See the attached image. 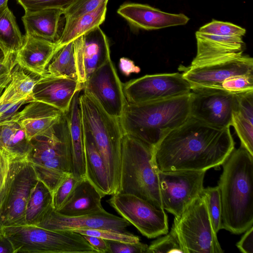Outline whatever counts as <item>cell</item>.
Listing matches in <instances>:
<instances>
[{
    "label": "cell",
    "mask_w": 253,
    "mask_h": 253,
    "mask_svg": "<svg viewBox=\"0 0 253 253\" xmlns=\"http://www.w3.org/2000/svg\"><path fill=\"white\" fill-rule=\"evenodd\" d=\"M234 149L230 127H214L190 116L161 140L154 156L159 171H207L222 165Z\"/></svg>",
    "instance_id": "obj_1"
},
{
    "label": "cell",
    "mask_w": 253,
    "mask_h": 253,
    "mask_svg": "<svg viewBox=\"0 0 253 253\" xmlns=\"http://www.w3.org/2000/svg\"><path fill=\"white\" fill-rule=\"evenodd\" d=\"M222 165L217 185L222 229L240 234L253 224V155L241 146Z\"/></svg>",
    "instance_id": "obj_2"
},
{
    "label": "cell",
    "mask_w": 253,
    "mask_h": 253,
    "mask_svg": "<svg viewBox=\"0 0 253 253\" xmlns=\"http://www.w3.org/2000/svg\"><path fill=\"white\" fill-rule=\"evenodd\" d=\"M189 93L155 101L127 103L119 118L123 133L155 147L190 117Z\"/></svg>",
    "instance_id": "obj_3"
},
{
    "label": "cell",
    "mask_w": 253,
    "mask_h": 253,
    "mask_svg": "<svg viewBox=\"0 0 253 253\" xmlns=\"http://www.w3.org/2000/svg\"><path fill=\"white\" fill-rule=\"evenodd\" d=\"M154 149L132 135L123 134L118 193L135 195L163 209Z\"/></svg>",
    "instance_id": "obj_4"
},
{
    "label": "cell",
    "mask_w": 253,
    "mask_h": 253,
    "mask_svg": "<svg viewBox=\"0 0 253 253\" xmlns=\"http://www.w3.org/2000/svg\"><path fill=\"white\" fill-rule=\"evenodd\" d=\"M26 159L38 180L52 193L72 174V148L66 114L46 132L31 140V149Z\"/></svg>",
    "instance_id": "obj_5"
},
{
    "label": "cell",
    "mask_w": 253,
    "mask_h": 253,
    "mask_svg": "<svg viewBox=\"0 0 253 253\" xmlns=\"http://www.w3.org/2000/svg\"><path fill=\"white\" fill-rule=\"evenodd\" d=\"M82 121L90 132L107 171L111 194L119 188L123 132L119 118L108 113L89 94L79 95Z\"/></svg>",
    "instance_id": "obj_6"
},
{
    "label": "cell",
    "mask_w": 253,
    "mask_h": 253,
    "mask_svg": "<svg viewBox=\"0 0 253 253\" xmlns=\"http://www.w3.org/2000/svg\"><path fill=\"white\" fill-rule=\"evenodd\" d=\"M14 253H97L83 236L72 230H51L36 225L3 226Z\"/></svg>",
    "instance_id": "obj_7"
},
{
    "label": "cell",
    "mask_w": 253,
    "mask_h": 253,
    "mask_svg": "<svg viewBox=\"0 0 253 253\" xmlns=\"http://www.w3.org/2000/svg\"><path fill=\"white\" fill-rule=\"evenodd\" d=\"M184 253H222L212 226L206 199L202 193L178 216L172 226Z\"/></svg>",
    "instance_id": "obj_8"
},
{
    "label": "cell",
    "mask_w": 253,
    "mask_h": 253,
    "mask_svg": "<svg viewBox=\"0 0 253 253\" xmlns=\"http://www.w3.org/2000/svg\"><path fill=\"white\" fill-rule=\"evenodd\" d=\"M108 202L122 217L149 239L169 232L168 215L146 201L132 194L117 193Z\"/></svg>",
    "instance_id": "obj_9"
},
{
    "label": "cell",
    "mask_w": 253,
    "mask_h": 253,
    "mask_svg": "<svg viewBox=\"0 0 253 253\" xmlns=\"http://www.w3.org/2000/svg\"><path fill=\"white\" fill-rule=\"evenodd\" d=\"M206 171H159L163 208L179 216L202 193Z\"/></svg>",
    "instance_id": "obj_10"
},
{
    "label": "cell",
    "mask_w": 253,
    "mask_h": 253,
    "mask_svg": "<svg viewBox=\"0 0 253 253\" xmlns=\"http://www.w3.org/2000/svg\"><path fill=\"white\" fill-rule=\"evenodd\" d=\"M128 103L138 104L168 99L189 93L190 84L182 73L146 75L123 83Z\"/></svg>",
    "instance_id": "obj_11"
},
{
    "label": "cell",
    "mask_w": 253,
    "mask_h": 253,
    "mask_svg": "<svg viewBox=\"0 0 253 253\" xmlns=\"http://www.w3.org/2000/svg\"><path fill=\"white\" fill-rule=\"evenodd\" d=\"M235 94L220 88L192 87L190 116L214 127H230Z\"/></svg>",
    "instance_id": "obj_12"
},
{
    "label": "cell",
    "mask_w": 253,
    "mask_h": 253,
    "mask_svg": "<svg viewBox=\"0 0 253 253\" xmlns=\"http://www.w3.org/2000/svg\"><path fill=\"white\" fill-rule=\"evenodd\" d=\"M83 86V91L92 96L107 113L119 119L121 117L127 102L111 59L95 70Z\"/></svg>",
    "instance_id": "obj_13"
},
{
    "label": "cell",
    "mask_w": 253,
    "mask_h": 253,
    "mask_svg": "<svg viewBox=\"0 0 253 253\" xmlns=\"http://www.w3.org/2000/svg\"><path fill=\"white\" fill-rule=\"evenodd\" d=\"M73 45L78 80L83 85L95 70L111 59L109 42L98 27L76 39Z\"/></svg>",
    "instance_id": "obj_14"
},
{
    "label": "cell",
    "mask_w": 253,
    "mask_h": 253,
    "mask_svg": "<svg viewBox=\"0 0 253 253\" xmlns=\"http://www.w3.org/2000/svg\"><path fill=\"white\" fill-rule=\"evenodd\" d=\"M183 78L192 87L220 88L226 80L235 76L253 74V58L244 55L218 63L185 68Z\"/></svg>",
    "instance_id": "obj_15"
},
{
    "label": "cell",
    "mask_w": 253,
    "mask_h": 253,
    "mask_svg": "<svg viewBox=\"0 0 253 253\" xmlns=\"http://www.w3.org/2000/svg\"><path fill=\"white\" fill-rule=\"evenodd\" d=\"M130 223L105 210L78 216L63 215L52 208L38 225L51 230L111 229L126 233Z\"/></svg>",
    "instance_id": "obj_16"
},
{
    "label": "cell",
    "mask_w": 253,
    "mask_h": 253,
    "mask_svg": "<svg viewBox=\"0 0 253 253\" xmlns=\"http://www.w3.org/2000/svg\"><path fill=\"white\" fill-rule=\"evenodd\" d=\"M38 181L33 168L26 159L15 175L7 194L0 214V228L25 224L26 205Z\"/></svg>",
    "instance_id": "obj_17"
},
{
    "label": "cell",
    "mask_w": 253,
    "mask_h": 253,
    "mask_svg": "<svg viewBox=\"0 0 253 253\" xmlns=\"http://www.w3.org/2000/svg\"><path fill=\"white\" fill-rule=\"evenodd\" d=\"M197 53L190 67H198L240 57L246 48L241 37H226L195 33Z\"/></svg>",
    "instance_id": "obj_18"
},
{
    "label": "cell",
    "mask_w": 253,
    "mask_h": 253,
    "mask_svg": "<svg viewBox=\"0 0 253 253\" xmlns=\"http://www.w3.org/2000/svg\"><path fill=\"white\" fill-rule=\"evenodd\" d=\"M83 89L77 80L45 73L36 80L32 101L44 103L66 114L74 95Z\"/></svg>",
    "instance_id": "obj_19"
},
{
    "label": "cell",
    "mask_w": 253,
    "mask_h": 253,
    "mask_svg": "<svg viewBox=\"0 0 253 253\" xmlns=\"http://www.w3.org/2000/svg\"><path fill=\"white\" fill-rule=\"evenodd\" d=\"M117 13L131 26L146 30L183 25L189 20V18L183 13H169L147 4L134 2L122 4Z\"/></svg>",
    "instance_id": "obj_20"
},
{
    "label": "cell",
    "mask_w": 253,
    "mask_h": 253,
    "mask_svg": "<svg viewBox=\"0 0 253 253\" xmlns=\"http://www.w3.org/2000/svg\"><path fill=\"white\" fill-rule=\"evenodd\" d=\"M58 50L56 42L25 34L22 46L15 55V62L25 71L40 77L45 74Z\"/></svg>",
    "instance_id": "obj_21"
},
{
    "label": "cell",
    "mask_w": 253,
    "mask_h": 253,
    "mask_svg": "<svg viewBox=\"0 0 253 253\" xmlns=\"http://www.w3.org/2000/svg\"><path fill=\"white\" fill-rule=\"evenodd\" d=\"M60 110L43 102L32 101L19 111L15 122L25 132L31 140L46 132L63 115Z\"/></svg>",
    "instance_id": "obj_22"
},
{
    "label": "cell",
    "mask_w": 253,
    "mask_h": 253,
    "mask_svg": "<svg viewBox=\"0 0 253 253\" xmlns=\"http://www.w3.org/2000/svg\"><path fill=\"white\" fill-rule=\"evenodd\" d=\"M103 197L85 177L77 183L62 206L56 211L67 216H78L102 211Z\"/></svg>",
    "instance_id": "obj_23"
},
{
    "label": "cell",
    "mask_w": 253,
    "mask_h": 253,
    "mask_svg": "<svg viewBox=\"0 0 253 253\" xmlns=\"http://www.w3.org/2000/svg\"><path fill=\"white\" fill-rule=\"evenodd\" d=\"M242 147L253 155V90L235 94L232 126Z\"/></svg>",
    "instance_id": "obj_24"
},
{
    "label": "cell",
    "mask_w": 253,
    "mask_h": 253,
    "mask_svg": "<svg viewBox=\"0 0 253 253\" xmlns=\"http://www.w3.org/2000/svg\"><path fill=\"white\" fill-rule=\"evenodd\" d=\"M83 127L85 177L103 197L111 195L108 176L103 159L90 132L83 122Z\"/></svg>",
    "instance_id": "obj_25"
},
{
    "label": "cell",
    "mask_w": 253,
    "mask_h": 253,
    "mask_svg": "<svg viewBox=\"0 0 253 253\" xmlns=\"http://www.w3.org/2000/svg\"><path fill=\"white\" fill-rule=\"evenodd\" d=\"M64 10L47 8L25 11L22 17L26 35L52 42L57 40L59 21Z\"/></svg>",
    "instance_id": "obj_26"
},
{
    "label": "cell",
    "mask_w": 253,
    "mask_h": 253,
    "mask_svg": "<svg viewBox=\"0 0 253 253\" xmlns=\"http://www.w3.org/2000/svg\"><path fill=\"white\" fill-rule=\"evenodd\" d=\"M80 92L74 95L66 115L72 148V174L82 178L85 177V166L83 122L79 101Z\"/></svg>",
    "instance_id": "obj_27"
},
{
    "label": "cell",
    "mask_w": 253,
    "mask_h": 253,
    "mask_svg": "<svg viewBox=\"0 0 253 253\" xmlns=\"http://www.w3.org/2000/svg\"><path fill=\"white\" fill-rule=\"evenodd\" d=\"M108 1L103 2L91 12L65 20L62 32L56 41L58 49L91 30L100 27L105 19Z\"/></svg>",
    "instance_id": "obj_28"
},
{
    "label": "cell",
    "mask_w": 253,
    "mask_h": 253,
    "mask_svg": "<svg viewBox=\"0 0 253 253\" xmlns=\"http://www.w3.org/2000/svg\"><path fill=\"white\" fill-rule=\"evenodd\" d=\"M31 141L24 129L16 122L0 126V151L18 158H26Z\"/></svg>",
    "instance_id": "obj_29"
},
{
    "label": "cell",
    "mask_w": 253,
    "mask_h": 253,
    "mask_svg": "<svg viewBox=\"0 0 253 253\" xmlns=\"http://www.w3.org/2000/svg\"><path fill=\"white\" fill-rule=\"evenodd\" d=\"M52 208V192L38 180L31 192L26 205L25 224L38 225Z\"/></svg>",
    "instance_id": "obj_30"
},
{
    "label": "cell",
    "mask_w": 253,
    "mask_h": 253,
    "mask_svg": "<svg viewBox=\"0 0 253 253\" xmlns=\"http://www.w3.org/2000/svg\"><path fill=\"white\" fill-rule=\"evenodd\" d=\"M24 42L15 17L8 6L0 11V48L5 57L16 54Z\"/></svg>",
    "instance_id": "obj_31"
},
{
    "label": "cell",
    "mask_w": 253,
    "mask_h": 253,
    "mask_svg": "<svg viewBox=\"0 0 253 253\" xmlns=\"http://www.w3.org/2000/svg\"><path fill=\"white\" fill-rule=\"evenodd\" d=\"M45 73L78 80L73 41L57 51L48 64Z\"/></svg>",
    "instance_id": "obj_32"
},
{
    "label": "cell",
    "mask_w": 253,
    "mask_h": 253,
    "mask_svg": "<svg viewBox=\"0 0 253 253\" xmlns=\"http://www.w3.org/2000/svg\"><path fill=\"white\" fill-rule=\"evenodd\" d=\"M25 70L16 64L11 72L9 83L14 97L18 100L32 101V94L36 80L26 73Z\"/></svg>",
    "instance_id": "obj_33"
},
{
    "label": "cell",
    "mask_w": 253,
    "mask_h": 253,
    "mask_svg": "<svg viewBox=\"0 0 253 253\" xmlns=\"http://www.w3.org/2000/svg\"><path fill=\"white\" fill-rule=\"evenodd\" d=\"M27 103V99L18 100L14 97L8 84L0 96V126L15 122L19 109Z\"/></svg>",
    "instance_id": "obj_34"
},
{
    "label": "cell",
    "mask_w": 253,
    "mask_h": 253,
    "mask_svg": "<svg viewBox=\"0 0 253 253\" xmlns=\"http://www.w3.org/2000/svg\"><path fill=\"white\" fill-rule=\"evenodd\" d=\"M202 193L206 199L212 228L216 233L222 229V207L218 186L204 188Z\"/></svg>",
    "instance_id": "obj_35"
},
{
    "label": "cell",
    "mask_w": 253,
    "mask_h": 253,
    "mask_svg": "<svg viewBox=\"0 0 253 253\" xmlns=\"http://www.w3.org/2000/svg\"><path fill=\"white\" fill-rule=\"evenodd\" d=\"M184 253L179 237L173 226L169 233L152 242L147 250V253Z\"/></svg>",
    "instance_id": "obj_36"
},
{
    "label": "cell",
    "mask_w": 253,
    "mask_h": 253,
    "mask_svg": "<svg viewBox=\"0 0 253 253\" xmlns=\"http://www.w3.org/2000/svg\"><path fill=\"white\" fill-rule=\"evenodd\" d=\"M198 31L202 33L216 36L241 37L246 33L245 29L237 25L214 19L202 26Z\"/></svg>",
    "instance_id": "obj_37"
},
{
    "label": "cell",
    "mask_w": 253,
    "mask_h": 253,
    "mask_svg": "<svg viewBox=\"0 0 253 253\" xmlns=\"http://www.w3.org/2000/svg\"><path fill=\"white\" fill-rule=\"evenodd\" d=\"M73 231L82 235L99 237L106 240L130 243L140 241L138 236L129 232L124 233L111 229H80Z\"/></svg>",
    "instance_id": "obj_38"
},
{
    "label": "cell",
    "mask_w": 253,
    "mask_h": 253,
    "mask_svg": "<svg viewBox=\"0 0 253 253\" xmlns=\"http://www.w3.org/2000/svg\"><path fill=\"white\" fill-rule=\"evenodd\" d=\"M82 178L71 174L61 182L52 193V205L54 210L58 211L62 206Z\"/></svg>",
    "instance_id": "obj_39"
},
{
    "label": "cell",
    "mask_w": 253,
    "mask_h": 253,
    "mask_svg": "<svg viewBox=\"0 0 253 253\" xmlns=\"http://www.w3.org/2000/svg\"><path fill=\"white\" fill-rule=\"evenodd\" d=\"M78 0H17L25 11L47 8H59L64 11Z\"/></svg>",
    "instance_id": "obj_40"
},
{
    "label": "cell",
    "mask_w": 253,
    "mask_h": 253,
    "mask_svg": "<svg viewBox=\"0 0 253 253\" xmlns=\"http://www.w3.org/2000/svg\"><path fill=\"white\" fill-rule=\"evenodd\" d=\"M220 88L233 93L253 90V74L230 78L221 84Z\"/></svg>",
    "instance_id": "obj_41"
},
{
    "label": "cell",
    "mask_w": 253,
    "mask_h": 253,
    "mask_svg": "<svg viewBox=\"0 0 253 253\" xmlns=\"http://www.w3.org/2000/svg\"><path fill=\"white\" fill-rule=\"evenodd\" d=\"M109 0H78L64 11L65 20L73 19L91 12L101 3Z\"/></svg>",
    "instance_id": "obj_42"
},
{
    "label": "cell",
    "mask_w": 253,
    "mask_h": 253,
    "mask_svg": "<svg viewBox=\"0 0 253 253\" xmlns=\"http://www.w3.org/2000/svg\"><path fill=\"white\" fill-rule=\"evenodd\" d=\"M109 253H147L148 246L140 242L130 243L106 240Z\"/></svg>",
    "instance_id": "obj_43"
},
{
    "label": "cell",
    "mask_w": 253,
    "mask_h": 253,
    "mask_svg": "<svg viewBox=\"0 0 253 253\" xmlns=\"http://www.w3.org/2000/svg\"><path fill=\"white\" fill-rule=\"evenodd\" d=\"M244 232L241 239L236 244V246L243 253H253V226Z\"/></svg>",
    "instance_id": "obj_44"
},
{
    "label": "cell",
    "mask_w": 253,
    "mask_h": 253,
    "mask_svg": "<svg viewBox=\"0 0 253 253\" xmlns=\"http://www.w3.org/2000/svg\"><path fill=\"white\" fill-rule=\"evenodd\" d=\"M97 253H109L106 240L96 236L83 235Z\"/></svg>",
    "instance_id": "obj_45"
},
{
    "label": "cell",
    "mask_w": 253,
    "mask_h": 253,
    "mask_svg": "<svg viewBox=\"0 0 253 253\" xmlns=\"http://www.w3.org/2000/svg\"><path fill=\"white\" fill-rule=\"evenodd\" d=\"M15 55L5 58L0 48V77L11 72L13 68L16 64Z\"/></svg>",
    "instance_id": "obj_46"
},
{
    "label": "cell",
    "mask_w": 253,
    "mask_h": 253,
    "mask_svg": "<svg viewBox=\"0 0 253 253\" xmlns=\"http://www.w3.org/2000/svg\"><path fill=\"white\" fill-rule=\"evenodd\" d=\"M119 65L121 70L126 76L131 73H138L140 71V68L136 66L133 61L126 58H121Z\"/></svg>",
    "instance_id": "obj_47"
},
{
    "label": "cell",
    "mask_w": 253,
    "mask_h": 253,
    "mask_svg": "<svg viewBox=\"0 0 253 253\" xmlns=\"http://www.w3.org/2000/svg\"><path fill=\"white\" fill-rule=\"evenodd\" d=\"M0 253H14L11 243L1 232L0 233Z\"/></svg>",
    "instance_id": "obj_48"
},
{
    "label": "cell",
    "mask_w": 253,
    "mask_h": 253,
    "mask_svg": "<svg viewBox=\"0 0 253 253\" xmlns=\"http://www.w3.org/2000/svg\"><path fill=\"white\" fill-rule=\"evenodd\" d=\"M11 80V72L0 77V96Z\"/></svg>",
    "instance_id": "obj_49"
},
{
    "label": "cell",
    "mask_w": 253,
    "mask_h": 253,
    "mask_svg": "<svg viewBox=\"0 0 253 253\" xmlns=\"http://www.w3.org/2000/svg\"><path fill=\"white\" fill-rule=\"evenodd\" d=\"M8 0H0V11L6 7Z\"/></svg>",
    "instance_id": "obj_50"
},
{
    "label": "cell",
    "mask_w": 253,
    "mask_h": 253,
    "mask_svg": "<svg viewBox=\"0 0 253 253\" xmlns=\"http://www.w3.org/2000/svg\"><path fill=\"white\" fill-rule=\"evenodd\" d=\"M1 232L0 229V233Z\"/></svg>",
    "instance_id": "obj_51"
}]
</instances>
